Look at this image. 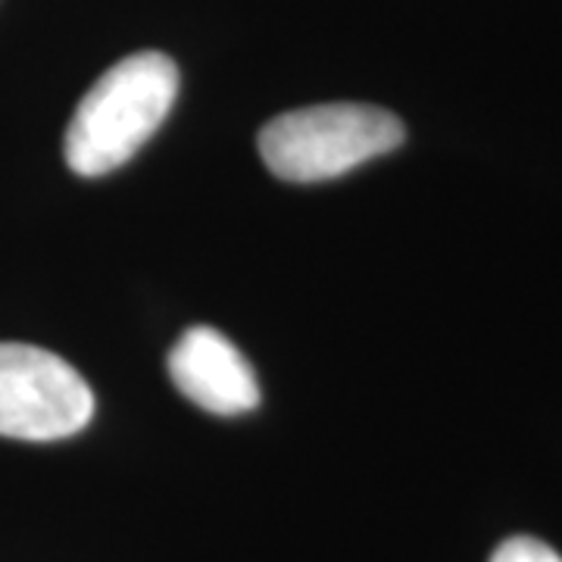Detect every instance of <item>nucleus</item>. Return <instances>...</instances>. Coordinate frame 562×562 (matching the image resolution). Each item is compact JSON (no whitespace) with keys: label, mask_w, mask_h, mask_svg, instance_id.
<instances>
[{"label":"nucleus","mask_w":562,"mask_h":562,"mask_svg":"<svg viewBox=\"0 0 562 562\" xmlns=\"http://www.w3.org/2000/svg\"><path fill=\"white\" fill-rule=\"evenodd\" d=\"M403 122L369 103H322L281 113L260 132V157L284 181H328L397 150Z\"/></svg>","instance_id":"2"},{"label":"nucleus","mask_w":562,"mask_h":562,"mask_svg":"<svg viewBox=\"0 0 562 562\" xmlns=\"http://www.w3.org/2000/svg\"><path fill=\"white\" fill-rule=\"evenodd\" d=\"M94 416V394L69 362L35 344L0 341V435L63 441Z\"/></svg>","instance_id":"3"},{"label":"nucleus","mask_w":562,"mask_h":562,"mask_svg":"<svg viewBox=\"0 0 562 562\" xmlns=\"http://www.w3.org/2000/svg\"><path fill=\"white\" fill-rule=\"evenodd\" d=\"M491 562H562V557L538 538H509L494 550Z\"/></svg>","instance_id":"5"},{"label":"nucleus","mask_w":562,"mask_h":562,"mask_svg":"<svg viewBox=\"0 0 562 562\" xmlns=\"http://www.w3.org/2000/svg\"><path fill=\"white\" fill-rule=\"evenodd\" d=\"M169 375L188 401L213 416H244L260 406L250 362L210 325H194L181 335L169 353Z\"/></svg>","instance_id":"4"},{"label":"nucleus","mask_w":562,"mask_h":562,"mask_svg":"<svg viewBox=\"0 0 562 562\" xmlns=\"http://www.w3.org/2000/svg\"><path fill=\"white\" fill-rule=\"evenodd\" d=\"M179 94V69L160 50H140L110 66L81 98L63 140L76 176L98 179L128 162L157 135Z\"/></svg>","instance_id":"1"}]
</instances>
